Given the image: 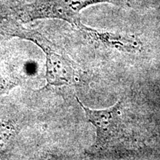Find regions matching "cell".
<instances>
[{
	"mask_svg": "<svg viewBox=\"0 0 160 160\" xmlns=\"http://www.w3.org/2000/svg\"><path fill=\"white\" fill-rule=\"evenodd\" d=\"M77 28L82 33L86 39L95 43H101L108 47L126 52L139 51L141 42L133 36L122 34L113 32L99 31L84 25L82 22Z\"/></svg>",
	"mask_w": 160,
	"mask_h": 160,
	"instance_id": "obj_4",
	"label": "cell"
},
{
	"mask_svg": "<svg viewBox=\"0 0 160 160\" xmlns=\"http://www.w3.org/2000/svg\"><path fill=\"white\" fill-rule=\"evenodd\" d=\"M78 103L85 113V117L96 129V139L91 147V153H98L108 148L111 144L119 139L123 133L122 102L103 110H93L88 108L77 97Z\"/></svg>",
	"mask_w": 160,
	"mask_h": 160,
	"instance_id": "obj_3",
	"label": "cell"
},
{
	"mask_svg": "<svg viewBox=\"0 0 160 160\" xmlns=\"http://www.w3.org/2000/svg\"><path fill=\"white\" fill-rule=\"evenodd\" d=\"M13 128V127H12ZM8 125H0V150L5 148L6 145L13 137V130Z\"/></svg>",
	"mask_w": 160,
	"mask_h": 160,
	"instance_id": "obj_5",
	"label": "cell"
},
{
	"mask_svg": "<svg viewBox=\"0 0 160 160\" xmlns=\"http://www.w3.org/2000/svg\"><path fill=\"white\" fill-rule=\"evenodd\" d=\"M39 46L46 55V79L49 85H79L83 73L78 65L62 54L46 38L37 31L29 32L27 37Z\"/></svg>",
	"mask_w": 160,
	"mask_h": 160,
	"instance_id": "obj_2",
	"label": "cell"
},
{
	"mask_svg": "<svg viewBox=\"0 0 160 160\" xmlns=\"http://www.w3.org/2000/svg\"><path fill=\"white\" fill-rule=\"evenodd\" d=\"M109 3L121 8L131 7V0H33L21 3L16 11L22 21L57 19L77 28L81 22V12L89 6Z\"/></svg>",
	"mask_w": 160,
	"mask_h": 160,
	"instance_id": "obj_1",
	"label": "cell"
}]
</instances>
